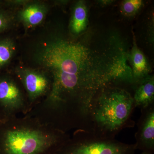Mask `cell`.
<instances>
[{
	"instance_id": "obj_15",
	"label": "cell",
	"mask_w": 154,
	"mask_h": 154,
	"mask_svg": "<svg viewBox=\"0 0 154 154\" xmlns=\"http://www.w3.org/2000/svg\"><path fill=\"white\" fill-rule=\"evenodd\" d=\"M5 120V119L4 118V116L2 115V113H0V124Z\"/></svg>"
},
{
	"instance_id": "obj_13",
	"label": "cell",
	"mask_w": 154,
	"mask_h": 154,
	"mask_svg": "<svg viewBox=\"0 0 154 154\" xmlns=\"http://www.w3.org/2000/svg\"><path fill=\"white\" fill-rule=\"evenodd\" d=\"M14 14L10 9L0 6V35L12 28L14 22Z\"/></svg>"
},
{
	"instance_id": "obj_8",
	"label": "cell",
	"mask_w": 154,
	"mask_h": 154,
	"mask_svg": "<svg viewBox=\"0 0 154 154\" xmlns=\"http://www.w3.org/2000/svg\"><path fill=\"white\" fill-rule=\"evenodd\" d=\"M48 11L45 3L30 1L19 11L17 18L25 28H34L43 22Z\"/></svg>"
},
{
	"instance_id": "obj_3",
	"label": "cell",
	"mask_w": 154,
	"mask_h": 154,
	"mask_svg": "<svg viewBox=\"0 0 154 154\" xmlns=\"http://www.w3.org/2000/svg\"><path fill=\"white\" fill-rule=\"evenodd\" d=\"M121 84L111 83L99 91L91 104L83 130L97 137L115 139L123 129L134 126L133 95L120 87Z\"/></svg>"
},
{
	"instance_id": "obj_16",
	"label": "cell",
	"mask_w": 154,
	"mask_h": 154,
	"mask_svg": "<svg viewBox=\"0 0 154 154\" xmlns=\"http://www.w3.org/2000/svg\"><path fill=\"white\" fill-rule=\"evenodd\" d=\"M141 154H151L150 153H148L144 152H142L141 153Z\"/></svg>"
},
{
	"instance_id": "obj_6",
	"label": "cell",
	"mask_w": 154,
	"mask_h": 154,
	"mask_svg": "<svg viewBox=\"0 0 154 154\" xmlns=\"http://www.w3.org/2000/svg\"><path fill=\"white\" fill-rule=\"evenodd\" d=\"M13 73L25 90L29 113L49 95L52 86L51 78L42 71L31 67H18Z\"/></svg>"
},
{
	"instance_id": "obj_4",
	"label": "cell",
	"mask_w": 154,
	"mask_h": 154,
	"mask_svg": "<svg viewBox=\"0 0 154 154\" xmlns=\"http://www.w3.org/2000/svg\"><path fill=\"white\" fill-rule=\"evenodd\" d=\"M136 150L135 143L97 137L88 131L78 129L55 154H134Z\"/></svg>"
},
{
	"instance_id": "obj_9",
	"label": "cell",
	"mask_w": 154,
	"mask_h": 154,
	"mask_svg": "<svg viewBox=\"0 0 154 154\" xmlns=\"http://www.w3.org/2000/svg\"><path fill=\"white\" fill-rule=\"evenodd\" d=\"M129 61L132 70L133 85L135 86L149 75L151 69L146 56L138 47L135 40L129 53Z\"/></svg>"
},
{
	"instance_id": "obj_5",
	"label": "cell",
	"mask_w": 154,
	"mask_h": 154,
	"mask_svg": "<svg viewBox=\"0 0 154 154\" xmlns=\"http://www.w3.org/2000/svg\"><path fill=\"white\" fill-rule=\"evenodd\" d=\"M28 99L22 84L13 73H0V113L5 119L28 113Z\"/></svg>"
},
{
	"instance_id": "obj_14",
	"label": "cell",
	"mask_w": 154,
	"mask_h": 154,
	"mask_svg": "<svg viewBox=\"0 0 154 154\" xmlns=\"http://www.w3.org/2000/svg\"><path fill=\"white\" fill-rule=\"evenodd\" d=\"M143 5L142 0H125L122 2L120 9L125 16L131 17L135 15Z\"/></svg>"
},
{
	"instance_id": "obj_2",
	"label": "cell",
	"mask_w": 154,
	"mask_h": 154,
	"mask_svg": "<svg viewBox=\"0 0 154 154\" xmlns=\"http://www.w3.org/2000/svg\"><path fill=\"white\" fill-rule=\"evenodd\" d=\"M70 137L33 116H16L0 124V154H55Z\"/></svg>"
},
{
	"instance_id": "obj_1",
	"label": "cell",
	"mask_w": 154,
	"mask_h": 154,
	"mask_svg": "<svg viewBox=\"0 0 154 154\" xmlns=\"http://www.w3.org/2000/svg\"><path fill=\"white\" fill-rule=\"evenodd\" d=\"M30 60L50 76L51 91L34 108L42 121L72 129L86 121L99 91L113 79V58L100 39H77L48 26L33 42Z\"/></svg>"
},
{
	"instance_id": "obj_11",
	"label": "cell",
	"mask_w": 154,
	"mask_h": 154,
	"mask_svg": "<svg viewBox=\"0 0 154 154\" xmlns=\"http://www.w3.org/2000/svg\"><path fill=\"white\" fill-rule=\"evenodd\" d=\"M88 24V8L84 1L77 2L74 6L69 25L70 33L73 36L80 35L85 30Z\"/></svg>"
},
{
	"instance_id": "obj_10",
	"label": "cell",
	"mask_w": 154,
	"mask_h": 154,
	"mask_svg": "<svg viewBox=\"0 0 154 154\" xmlns=\"http://www.w3.org/2000/svg\"><path fill=\"white\" fill-rule=\"evenodd\" d=\"M133 97L135 108L141 109L154 104L153 75H149L136 85Z\"/></svg>"
},
{
	"instance_id": "obj_12",
	"label": "cell",
	"mask_w": 154,
	"mask_h": 154,
	"mask_svg": "<svg viewBox=\"0 0 154 154\" xmlns=\"http://www.w3.org/2000/svg\"><path fill=\"white\" fill-rule=\"evenodd\" d=\"M16 50L14 39L10 36L0 35V73L7 71L8 66Z\"/></svg>"
},
{
	"instance_id": "obj_7",
	"label": "cell",
	"mask_w": 154,
	"mask_h": 154,
	"mask_svg": "<svg viewBox=\"0 0 154 154\" xmlns=\"http://www.w3.org/2000/svg\"><path fill=\"white\" fill-rule=\"evenodd\" d=\"M137 129L135 134L137 150L154 153V104L140 109Z\"/></svg>"
}]
</instances>
